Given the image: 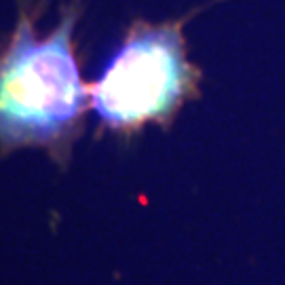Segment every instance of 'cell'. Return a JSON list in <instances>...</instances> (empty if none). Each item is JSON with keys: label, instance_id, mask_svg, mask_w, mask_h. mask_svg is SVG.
I'll return each instance as SVG.
<instances>
[{"label": "cell", "instance_id": "obj_1", "mask_svg": "<svg viewBox=\"0 0 285 285\" xmlns=\"http://www.w3.org/2000/svg\"><path fill=\"white\" fill-rule=\"evenodd\" d=\"M43 4L17 0L15 24L0 43V152L43 150L64 169L91 110L74 45L83 4H64L55 25L38 34Z\"/></svg>", "mask_w": 285, "mask_h": 285}, {"label": "cell", "instance_id": "obj_2", "mask_svg": "<svg viewBox=\"0 0 285 285\" xmlns=\"http://www.w3.org/2000/svg\"><path fill=\"white\" fill-rule=\"evenodd\" d=\"M199 78L186 53L184 22L138 19L91 85V110L104 129L123 135L146 125L167 127L196 97Z\"/></svg>", "mask_w": 285, "mask_h": 285}]
</instances>
